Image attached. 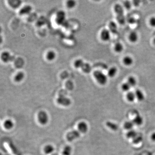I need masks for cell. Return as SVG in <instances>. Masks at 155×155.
<instances>
[{"label":"cell","mask_w":155,"mask_h":155,"mask_svg":"<svg viewBox=\"0 0 155 155\" xmlns=\"http://www.w3.org/2000/svg\"><path fill=\"white\" fill-rule=\"evenodd\" d=\"M138 135V133H137L136 131L134 130H131L129 131V132L127 133V134H126V136H127L128 138L133 139Z\"/></svg>","instance_id":"cell-22"},{"label":"cell","mask_w":155,"mask_h":155,"mask_svg":"<svg viewBox=\"0 0 155 155\" xmlns=\"http://www.w3.org/2000/svg\"><path fill=\"white\" fill-rule=\"evenodd\" d=\"M93 76L100 85H105L107 82V77L102 71L96 70L93 72Z\"/></svg>","instance_id":"cell-3"},{"label":"cell","mask_w":155,"mask_h":155,"mask_svg":"<svg viewBox=\"0 0 155 155\" xmlns=\"http://www.w3.org/2000/svg\"><path fill=\"white\" fill-rule=\"evenodd\" d=\"M136 98L139 101H142L144 100V95L142 91L140 89H137L135 91Z\"/></svg>","instance_id":"cell-15"},{"label":"cell","mask_w":155,"mask_h":155,"mask_svg":"<svg viewBox=\"0 0 155 155\" xmlns=\"http://www.w3.org/2000/svg\"><path fill=\"white\" fill-rule=\"evenodd\" d=\"M24 77V74L23 72H19L14 77V80L17 82H20Z\"/></svg>","instance_id":"cell-24"},{"label":"cell","mask_w":155,"mask_h":155,"mask_svg":"<svg viewBox=\"0 0 155 155\" xmlns=\"http://www.w3.org/2000/svg\"><path fill=\"white\" fill-rule=\"evenodd\" d=\"M106 124L109 129H111L113 131H116L118 129V125L113 122L108 121L106 122Z\"/></svg>","instance_id":"cell-18"},{"label":"cell","mask_w":155,"mask_h":155,"mask_svg":"<svg viewBox=\"0 0 155 155\" xmlns=\"http://www.w3.org/2000/svg\"><path fill=\"white\" fill-rule=\"evenodd\" d=\"M75 1L73 0H69L66 2V6L69 8H72L75 6Z\"/></svg>","instance_id":"cell-30"},{"label":"cell","mask_w":155,"mask_h":155,"mask_svg":"<svg viewBox=\"0 0 155 155\" xmlns=\"http://www.w3.org/2000/svg\"><path fill=\"white\" fill-rule=\"evenodd\" d=\"M32 8L30 5H26L19 10V13L20 15H23L27 14L32 11Z\"/></svg>","instance_id":"cell-9"},{"label":"cell","mask_w":155,"mask_h":155,"mask_svg":"<svg viewBox=\"0 0 155 155\" xmlns=\"http://www.w3.org/2000/svg\"><path fill=\"white\" fill-rule=\"evenodd\" d=\"M127 82L129 83V84L131 87H134L136 85L137 81H136V79L135 77H134V76H131L128 78Z\"/></svg>","instance_id":"cell-20"},{"label":"cell","mask_w":155,"mask_h":155,"mask_svg":"<svg viewBox=\"0 0 155 155\" xmlns=\"http://www.w3.org/2000/svg\"><path fill=\"white\" fill-rule=\"evenodd\" d=\"M132 121L134 125L140 126V125H141L143 123V118L142 116H140L139 115H138L134 117Z\"/></svg>","instance_id":"cell-12"},{"label":"cell","mask_w":155,"mask_h":155,"mask_svg":"<svg viewBox=\"0 0 155 155\" xmlns=\"http://www.w3.org/2000/svg\"><path fill=\"white\" fill-rule=\"evenodd\" d=\"M54 148L51 145H47L44 149V153L46 154H50L53 152Z\"/></svg>","instance_id":"cell-25"},{"label":"cell","mask_w":155,"mask_h":155,"mask_svg":"<svg viewBox=\"0 0 155 155\" xmlns=\"http://www.w3.org/2000/svg\"><path fill=\"white\" fill-rule=\"evenodd\" d=\"M3 125H4V128L5 129L9 130V129H11L13 128V124L11 120L8 119L4 122Z\"/></svg>","instance_id":"cell-23"},{"label":"cell","mask_w":155,"mask_h":155,"mask_svg":"<svg viewBox=\"0 0 155 155\" xmlns=\"http://www.w3.org/2000/svg\"><path fill=\"white\" fill-rule=\"evenodd\" d=\"M38 120L40 124L43 125L46 124L48 121V116L46 112L42 111L38 114Z\"/></svg>","instance_id":"cell-5"},{"label":"cell","mask_w":155,"mask_h":155,"mask_svg":"<svg viewBox=\"0 0 155 155\" xmlns=\"http://www.w3.org/2000/svg\"><path fill=\"white\" fill-rule=\"evenodd\" d=\"M57 102L60 105L65 107H67L71 104V101L68 98L65 97L64 95H59L57 100Z\"/></svg>","instance_id":"cell-4"},{"label":"cell","mask_w":155,"mask_h":155,"mask_svg":"<svg viewBox=\"0 0 155 155\" xmlns=\"http://www.w3.org/2000/svg\"><path fill=\"white\" fill-rule=\"evenodd\" d=\"M88 130V126L87 124L84 122H81L78 125V129L69 132L67 134L66 138L68 141L69 142L78 138L81 134L85 133Z\"/></svg>","instance_id":"cell-1"},{"label":"cell","mask_w":155,"mask_h":155,"mask_svg":"<svg viewBox=\"0 0 155 155\" xmlns=\"http://www.w3.org/2000/svg\"><path fill=\"white\" fill-rule=\"evenodd\" d=\"M114 11L116 13V19L118 22L121 25H124L126 22V19L124 15L123 7L119 4L115 5Z\"/></svg>","instance_id":"cell-2"},{"label":"cell","mask_w":155,"mask_h":155,"mask_svg":"<svg viewBox=\"0 0 155 155\" xmlns=\"http://www.w3.org/2000/svg\"><path fill=\"white\" fill-rule=\"evenodd\" d=\"M80 68H81L82 70L84 73H89L91 71V65L88 63H85L84 62L82 64Z\"/></svg>","instance_id":"cell-10"},{"label":"cell","mask_w":155,"mask_h":155,"mask_svg":"<svg viewBox=\"0 0 155 155\" xmlns=\"http://www.w3.org/2000/svg\"><path fill=\"white\" fill-rule=\"evenodd\" d=\"M123 63L126 66H130L133 63V60L130 56H125L123 59Z\"/></svg>","instance_id":"cell-14"},{"label":"cell","mask_w":155,"mask_h":155,"mask_svg":"<svg viewBox=\"0 0 155 155\" xmlns=\"http://www.w3.org/2000/svg\"><path fill=\"white\" fill-rule=\"evenodd\" d=\"M149 24L152 27H155V17H152L149 19Z\"/></svg>","instance_id":"cell-32"},{"label":"cell","mask_w":155,"mask_h":155,"mask_svg":"<svg viewBox=\"0 0 155 155\" xmlns=\"http://www.w3.org/2000/svg\"><path fill=\"white\" fill-rule=\"evenodd\" d=\"M143 138L141 135L138 134L135 138L132 139V142L134 144H138L142 142Z\"/></svg>","instance_id":"cell-28"},{"label":"cell","mask_w":155,"mask_h":155,"mask_svg":"<svg viewBox=\"0 0 155 155\" xmlns=\"http://www.w3.org/2000/svg\"><path fill=\"white\" fill-rule=\"evenodd\" d=\"M126 98L127 100L130 102H133L136 98L135 93L132 91H129L126 94Z\"/></svg>","instance_id":"cell-16"},{"label":"cell","mask_w":155,"mask_h":155,"mask_svg":"<svg viewBox=\"0 0 155 155\" xmlns=\"http://www.w3.org/2000/svg\"><path fill=\"white\" fill-rule=\"evenodd\" d=\"M121 88H122V90L124 91L129 92L131 87L129 85V83L127 82H126L122 84Z\"/></svg>","instance_id":"cell-29"},{"label":"cell","mask_w":155,"mask_h":155,"mask_svg":"<svg viewBox=\"0 0 155 155\" xmlns=\"http://www.w3.org/2000/svg\"><path fill=\"white\" fill-rule=\"evenodd\" d=\"M129 40L132 43H135L138 39V34L135 31H132L130 33L129 36Z\"/></svg>","instance_id":"cell-11"},{"label":"cell","mask_w":155,"mask_h":155,"mask_svg":"<svg viewBox=\"0 0 155 155\" xmlns=\"http://www.w3.org/2000/svg\"><path fill=\"white\" fill-rule=\"evenodd\" d=\"M128 22H129V24H133L135 23V19L134 18L131 17L129 19V20H128Z\"/></svg>","instance_id":"cell-33"},{"label":"cell","mask_w":155,"mask_h":155,"mask_svg":"<svg viewBox=\"0 0 155 155\" xmlns=\"http://www.w3.org/2000/svg\"><path fill=\"white\" fill-rule=\"evenodd\" d=\"M151 139L153 141H155V132L152 134L151 136Z\"/></svg>","instance_id":"cell-35"},{"label":"cell","mask_w":155,"mask_h":155,"mask_svg":"<svg viewBox=\"0 0 155 155\" xmlns=\"http://www.w3.org/2000/svg\"><path fill=\"white\" fill-rule=\"evenodd\" d=\"M124 8L126 9L129 10L131 8V3L129 1H126L124 2Z\"/></svg>","instance_id":"cell-31"},{"label":"cell","mask_w":155,"mask_h":155,"mask_svg":"<svg viewBox=\"0 0 155 155\" xmlns=\"http://www.w3.org/2000/svg\"><path fill=\"white\" fill-rule=\"evenodd\" d=\"M65 19H66V13L64 11L60 10L57 13L55 21L58 25H61L65 21Z\"/></svg>","instance_id":"cell-6"},{"label":"cell","mask_w":155,"mask_h":155,"mask_svg":"<svg viewBox=\"0 0 155 155\" xmlns=\"http://www.w3.org/2000/svg\"><path fill=\"white\" fill-rule=\"evenodd\" d=\"M55 57H56V54H55V53L53 51L48 52L47 55H46L47 59L50 61H51V60H53L54 59Z\"/></svg>","instance_id":"cell-26"},{"label":"cell","mask_w":155,"mask_h":155,"mask_svg":"<svg viewBox=\"0 0 155 155\" xmlns=\"http://www.w3.org/2000/svg\"><path fill=\"white\" fill-rule=\"evenodd\" d=\"M72 152V148L70 146H66L64 148L62 155H70Z\"/></svg>","instance_id":"cell-27"},{"label":"cell","mask_w":155,"mask_h":155,"mask_svg":"<svg viewBox=\"0 0 155 155\" xmlns=\"http://www.w3.org/2000/svg\"><path fill=\"white\" fill-rule=\"evenodd\" d=\"M100 38L104 42L109 41L111 38L110 31L108 29H103L100 33Z\"/></svg>","instance_id":"cell-7"},{"label":"cell","mask_w":155,"mask_h":155,"mask_svg":"<svg viewBox=\"0 0 155 155\" xmlns=\"http://www.w3.org/2000/svg\"><path fill=\"white\" fill-rule=\"evenodd\" d=\"M114 51L116 52L119 53H121L123 51L124 47L122 43L120 42H117L115 44L114 47Z\"/></svg>","instance_id":"cell-19"},{"label":"cell","mask_w":155,"mask_h":155,"mask_svg":"<svg viewBox=\"0 0 155 155\" xmlns=\"http://www.w3.org/2000/svg\"><path fill=\"white\" fill-rule=\"evenodd\" d=\"M51 155H58V154H53Z\"/></svg>","instance_id":"cell-36"},{"label":"cell","mask_w":155,"mask_h":155,"mask_svg":"<svg viewBox=\"0 0 155 155\" xmlns=\"http://www.w3.org/2000/svg\"><path fill=\"white\" fill-rule=\"evenodd\" d=\"M134 125V124L132 121H127L125 123L124 125V127L126 130L130 131V130H132Z\"/></svg>","instance_id":"cell-21"},{"label":"cell","mask_w":155,"mask_h":155,"mask_svg":"<svg viewBox=\"0 0 155 155\" xmlns=\"http://www.w3.org/2000/svg\"><path fill=\"white\" fill-rule=\"evenodd\" d=\"M109 31L113 33L116 34L117 33L118 26L116 23L113 21H111L109 24Z\"/></svg>","instance_id":"cell-13"},{"label":"cell","mask_w":155,"mask_h":155,"mask_svg":"<svg viewBox=\"0 0 155 155\" xmlns=\"http://www.w3.org/2000/svg\"><path fill=\"white\" fill-rule=\"evenodd\" d=\"M118 69L116 67L110 68L108 71L107 74L109 77L113 78L115 77L117 73Z\"/></svg>","instance_id":"cell-17"},{"label":"cell","mask_w":155,"mask_h":155,"mask_svg":"<svg viewBox=\"0 0 155 155\" xmlns=\"http://www.w3.org/2000/svg\"><path fill=\"white\" fill-rule=\"evenodd\" d=\"M140 1H133V4L134 6L137 7V6H139L140 4Z\"/></svg>","instance_id":"cell-34"},{"label":"cell","mask_w":155,"mask_h":155,"mask_svg":"<svg viewBox=\"0 0 155 155\" xmlns=\"http://www.w3.org/2000/svg\"><path fill=\"white\" fill-rule=\"evenodd\" d=\"M1 58L3 61L5 63H8L12 61L14 59V57L11 56L8 52H3L1 55Z\"/></svg>","instance_id":"cell-8"}]
</instances>
